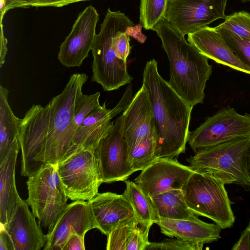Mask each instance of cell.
<instances>
[{
    "instance_id": "6da1fadb",
    "label": "cell",
    "mask_w": 250,
    "mask_h": 250,
    "mask_svg": "<svg viewBox=\"0 0 250 250\" xmlns=\"http://www.w3.org/2000/svg\"><path fill=\"white\" fill-rule=\"evenodd\" d=\"M87 79L85 73L72 75L63 91L47 105H33L20 119L21 175L30 177L43 165L57 164L69 153L78 129L75 107Z\"/></svg>"
},
{
    "instance_id": "7a4b0ae2",
    "label": "cell",
    "mask_w": 250,
    "mask_h": 250,
    "mask_svg": "<svg viewBox=\"0 0 250 250\" xmlns=\"http://www.w3.org/2000/svg\"><path fill=\"white\" fill-rule=\"evenodd\" d=\"M157 64L155 59L146 63L143 82L148 91L156 128L155 157L177 159L186 150L193 107L160 75Z\"/></svg>"
},
{
    "instance_id": "3957f363",
    "label": "cell",
    "mask_w": 250,
    "mask_h": 250,
    "mask_svg": "<svg viewBox=\"0 0 250 250\" xmlns=\"http://www.w3.org/2000/svg\"><path fill=\"white\" fill-rule=\"evenodd\" d=\"M169 62L171 87L191 107L203 103L206 83L212 72L208 58L163 19L154 28Z\"/></svg>"
},
{
    "instance_id": "277c9868",
    "label": "cell",
    "mask_w": 250,
    "mask_h": 250,
    "mask_svg": "<svg viewBox=\"0 0 250 250\" xmlns=\"http://www.w3.org/2000/svg\"><path fill=\"white\" fill-rule=\"evenodd\" d=\"M132 21L120 11L107 10L91 49L93 56L91 81L100 84L104 91H112L130 83L126 62L117 56L114 40L119 31Z\"/></svg>"
},
{
    "instance_id": "5b68a950",
    "label": "cell",
    "mask_w": 250,
    "mask_h": 250,
    "mask_svg": "<svg viewBox=\"0 0 250 250\" xmlns=\"http://www.w3.org/2000/svg\"><path fill=\"white\" fill-rule=\"evenodd\" d=\"M250 149V137L240 138L200 149L187 161L195 171L211 174L225 185L237 184L249 190Z\"/></svg>"
},
{
    "instance_id": "8992f818",
    "label": "cell",
    "mask_w": 250,
    "mask_h": 250,
    "mask_svg": "<svg viewBox=\"0 0 250 250\" xmlns=\"http://www.w3.org/2000/svg\"><path fill=\"white\" fill-rule=\"evenodd\" d=\"M182 190L187 205L197 216L211 219L222 229L232 227L235 217L220 180L210 173L194 171Z\"/></svg>"
},
{
    "instance_id": "52a82bcc",
    "label": "cell",
    "mask_w": 250,
    "mask_h": 250,
    "mask_svg": "<svg viewBox=\"0 0 250 250\" xmlns=\"http://www.w3.org/2000/svg\"><path fill=\"white\" fill-rule=\"evenodd\" d=\"M28 206L41 228L51 231L68 199L58 171V163L43 165L26 182Z\"/></svg>"
},
{
    "instance_id": "ba28073f",
    "label": "cell",
    "mask_w": 250,
    "mask_h": 250,
    "mask_svg": "<svg viewBox=\"0 0 250 250\" xmlns=\"http://www.w3.org/2000/svg\"><path fill=\"white\" fill-rule=\"evenodd\" d=\"M58 171L67 198L88 201L98 193L102 183L96 151L80 148L58 163Z\"/></svg>"
},
{
    "instance_id": "9c48e42d",
    "label": "cell",
    "mask_w": 250,
    "mask_h": 250,
    "mask_svg": "<svg viewBox=\"0 0 250 250\" xmlns=\"http://www.w3.org/2000/svg\"><path fill=\"white\" fill-rule=\"evenodd\" d=\"M250 137V115H241L227 108L208 117L190 132L188 141L195 152L221 143Z\"/></svg>"
},
{
    "instance_id": "30bf717a",
    "label": "cell",
    "mask_w": 250,
    "mask_h": 250,
    "mask_svg": "<svg viewBox=\"0 0 250 250\" xmlns=\"http://www.w3.org/2000/svg\"><path fill=\"white\" fill-rule=\"evenodd\" d=\"M228 0H168L164 18L177 32L185 36L225 19Z\"/></svg>"
},
{
    "instance_id": "8fae6325",
    "label": "cell",
    "mask_w": 250,
    "mask_h": 250,
    "mask_svg": "<svg viewBox=\"0 0 250 250\" xmlns=\"http://www.w3.org/2000/svg\"><path fill=\"white\" fill-rule=\"evenodd\" d=\"M122 117H117L96 150L102 183L125 181L135 171L129 160L127 144L121 132Z\"/></svg>"
},
{
    "instance_id": "7c38bea8",
    "label": "cell",
    "mask_w": 250,
    "mask_h": 250,
    "mask_svg": "<svg viewBox=\"0 0 250 250\" xmlns=\"http://www.w3.org/2000/svg\"><path fill=\"white\" fill-rule=\"evenodd\" d=\"M99 14L92 5L78 15L69 35L60 46L58 57L67 67L81 66L91 50L96 35Z\"/></svg>"
},
{
    "instance_id": "4fadbf2b",
    "label": "cell",
    "mask_w": 250,
    "mask_h": 250,
    "mask_svg": "<svg viewBox=\"0 0 250 250\" xmlns=\"http://www.w3.org/2000/svg\"><path fill=\"white\" fill-rule=\"evenodd\" d=\"M121 132L128 153L148 139L156 140L154 120L147 89L143 84L121 115Z\"/></svg>"
},
{
    "instance_id": "5bb4252c",
    "label": "cell",
    "mask_w": 250,
    "mask_h": 250,
    "mask_svg": "<svg viewBox=\"0 0 250 250\" xmlns=\"http://www.w3.org/2000/svg\"><path fill=\"white\" fill-rule=\"evenodd\" d=\"M99 226L88 201H74L66 204L51 231L46 234L44 250H62L70 236L74 233L85 236Z\"/></svg>"
},
{
    "instance_id": "9a60e30c",
    "label": "cell",
    "mask_w": 250,
    "mask_h": 250,
    "mask_svg": "<svg viewBox=\"0 0 250 250\" xmlns=\"http://www.w3.org/2000/svg\"><path fill=\"white\" fill-rule=\"evenodd\" d=\"M194 171L177 159H158L142 170L134 182L152 197L167 190L183 189Z\"/></svg>"
},
{
    "instance_id": "2e32d148",
    "label": "cell",
    "mask_w": 250,
    "mask_h": 250,
    "mask_svg": "<svg viewBox=\"0 0 250 250\" xmlns=\"http://www.w3.org/2000/svg\"><path fill=\"white\" fill-rule=\"evenodd\" d=\"M133 97L132 86L129 83L115 107L108 109L104 103L90 113L77 129L72 147L67 155L80 148L96 151L100 141L107 134L114 123L111 119L127 107Z\"/></svg>"
},
{
    "instance_id": "e0dca14e",
    "label": "cell",
    "mask_w": 250,
    "mask_h": 250,
    "mask_svg": "<svg viewBox=\"0 0 250 250\" xmlns=\"http://www.w3.org/2000/svg\"><path fill=\"white\" fill-rule=\"evenodd\" d=\"M35 217L26 201L21 199L8 222L2 226L10 237L14 250H40L44 246L46 234Z\"/></svg>"
},
{
    "instance_id": "ac0fdd59",
    "label": "cell",
    "mask_w": 250,
    "mask_h": 250,
    "mask_svg": "<svg viewBox=\"0 0 250 250\" xmlns=\"http://www.w3.org/2000/svg\"><path fill=\"white\" fill-rule=\"evenodd\" d=\"M87 201L98 224V229L107 236L119 225L136 218L131 204L123 194L98 193Z\"/></svg>"
},
{
    "instance_id": "d6986e66",
    "label": "cell",
    "mask_w": 250,
    "mask_h": 250,
    "mask_svg": "<svg viewBox=\"0 0 250 250\" xmlns=\"http://www.w3.org/2000/svg\"><path fill=\"white\" fill-rule=\"evenodd\" d=\"M188 41L208 59L233 69L250 74V67L237 57L215 27L208 26L188 34Z\"/></svg>"
},
{
    "instance_id": "ffe728a7",
    "label": "cell",
    "mask_w": 250,
    "mask_h": 250,
    "mask_svg": "<svg viewBox=\"0 0 250 250\" xmlns=\"http://www.w3.org/2000/svg\"><path fill=\"white\" fill-rule=\"evenodd\" d=\"M156 224L164 234L188 242L205 244L221 238L222 229L218 225L199 218L195 220L160 219Z\"/></svg>"
},
{
    "instance_id": "44dd1931",
    "label": "cell",
    "mask_w": 250,
    "mask_h": 250,
    "mask_svg": "<svg viewBox=\"0 0 250 250\" xmlns=\"http://www.w3.org/2000/svg\"><path fill=\"white\" fill-rule=\"evenodd\" d=\"M20 149L19 144L14 145L0 162V226L8 222L21 199L15 181V167Z\"/></svg>"
},
{
    "instance_id": "7402d4cb",
    "label": "cell",
    "mask_w": 250,
    "mask_h": 250,
    "mask_svg": "<svg viewBox=\"0 0 250 250\" xmlns=\"http://www.w3.org/2000/svg\"><path fill=\"white\" fill-rule=\"evenodd\" d=\"M153 224L135 218L119 225L107 236V250H146Z\"/></svg>"
},
{
    "instance_id": "603a6c76",
    "label": "cell",
    "mask_w": 250,
    "mask_h": 250,
    "mask_svg": "<svg viewBox=\"0 0 250 250\" xmlns=\"http://www.w3.org/2000/svg\"><path fill=\"white\" fill-rule=\"evenodd\" d=\"M160 219L195 220L198 216L187 205L181 189L167 190L151 197Z\"/></svg>"
},
{
    "instance_id": "cb8c5ba5",
    "label": "cell",
    "mask_w": 250,
    "mask_h": 250,
    "mask_svg": "<svg viewBox=\"0 0 250 250\" xmlns=\"http://www.w3.org/2000/svg\"><path fill=\"white\" fill-rule=\"evenodd\" d=\"M8 93V89L0 86V162L14 145L19 144L20 119L14 115L9 104Z\"/></svg>"
},
{
    "instance_id": "d4e9b609",
    "label": "cell",
    "mask_w": 250,
    "mask_h": 250,
    "mask_svg": "<svg viewBox=\"0 0 250 250\" xmlns=\"http://www.w3.org/2000/svg\"><path fill=\"white\" fill-rule=\"evenodd\" d=\"M126 188L123 193L131 204L137 220L156 224L160 218L152 199L135 182L125 181Z\"/></svg>"
},
{
    "instance_id": "484cf974",
    "label": "cell",
    "mask_w": 250,
    "mask_h": 250,
    "mask_svg": "<svg viewBox=\"0 0 250 250\" xmlns=\"http://www.w3.org/2000/svg\"><path fill=\"white\" fill-rule=\"evenodd\" d=\"M168 0H140V22L146 30H152L165 17Z\"/></svg>"
},
{
    "instance_id": "4316f807",
    "label": "cell",
    "mask_w": 250,
    "mask_h": 250,
    "mask_svg": "<svg viewBox=\"0 0 250 250\" xmlns=\"http://www.w3.org/2000/svg\"><path fill=\"white\" fill-rule=\"evenodd\" d=\"M155 139H148L139 143L129 152V160L135 172L142 170L156 159L154 151Z\"/></svg>"
},
{
    "instance_id": "83f0119b",
    "label": "cell",
    "mask_w": 250,
    "mask_h": 250,
    "mask_svg": "<svg viewBox=\"0 0 250 250\" xmlns=\"http://www.w3.org/2000/svg\"><path fill=\"white\" fill-rule=\"evenodd\" d=\"M215 28L237 57L250 67V40L242 37L220 25Z\"/></svg>"
},
{
    "instance_id": "f1b7e54d",
    "label": "cell",
    "mask_w": 250,
    "mask_h": 250,
    "mask_svg": "<svg viewBox=\"0 0 250 250\" xmlns=\"http://www.w3.org/2000/svg\"><path fill=\"white\" fill-rule=\"evenodd\" d=\"M219 24L236 34L250 40V14L242 11L227 16Z\"/></svg>"
},
{
    "instance_id": "f546056e",
    "label": "cell",
    "mask_w": 250,
    "mask_h": 250,
    "mask_svg": "<svg viewBox=\"0 0 250 250\" xmlns=\"http://www.w3.org/2000/svg\"><path fill=\"white\" fill-rule=\"evenodd\" d=\"M100 96L99 92L91 95L83 94L81 96L75 110L74 122L78 128L90 113L101 106L99 103Z\"/></svg>"
},
{
    "instance_id": "4dcf8cb0",
    "label": "cell",
    "mask_w": 250,
    "mask_h": 250,
    "mask_svg": "<svg viewBox=\"0 0 250 250\" xmlns=\"http://www.w3.org/2000/svg\"><path fill=\"white\" fill-rule=\"evenodd\" d=\"M204 244L179 239H166L161 242L149 243L146 250H201Z\"/></svg>"
},
{
    "instance_id": "1f68e13d",
    "label": "cell",
    "mask_w": 250,
    "mask_h": 250,
    "mask_svg": "<svg viewBox=\"0 0 250 250\" xmlns=\"http://www.w3.org/2000/svg\"><path fill=\"white\" fill-rule=\"evenodd\" d=\"M37 0H0V20H2L5 13L15 8H27L33 6Z\"/></svg>"
},
{
    "instance_id": "d6a6232c",
    "label": "cell",
    "mask_w": 250,
    "mask_h": 250,
    "mask_svg": "<svg viewBox=\"0 0 250 250\" xmlns=\"http://www.w3.org/2000/svg\"><path fill=\"white\" fill-rule=\"evenodd\" d=\"M84 236L74 233L71 234L62 250H84Z\"/></svg>"
},
{
    "instance_id": "836d02e7",
    "label": "cell",
    "mask_w": 250,
    "mask_h": 250,
    "mask_svg": "<svg viewBox=\"0 0 250 250\" xmlns=\"http://www.w3.org/2000/svg\"><path fill=\"white\" fill-rule=\"evenodd\" d=\"M232 250H250V230L249 226L242 232L239 240L231 248Z\"/></svg>"
},
{
    "instance_id": "e575fe53",
    "label": "cell",
    "mask_w": 250,
    "mask_h": 250,
    "mask_svg": "<svg viewBox=\"0 0 250 250\" xmlns=\"http://www.w3.org/2000/svg\"><path fill=\"white\" fill-rule=\"evenodd\" d=\"M87 0H37L33 6H52L61 7L71 3Z\"/></svg>"
},
{
    "instance_id": "d590c367",
    "label": "cell",
    "mask_w": 250,
    "mask_h": 250,
    "mask_svg": "<svg viewBox=\"0 0 250 250\" xmlns=\"http://www.w3.org/2000/svg\"><path fill=\"white\" fill-rule=\"evenodd\" d=\"M0 250H14L10 237L4 227L1 226L0 232Z\"/></svg>"
},
{
    "instance_id": "8d00e7d4",
    "label": "cell",
    "mask_w": 250,
    "mask_h": 250,
    "mask_svg": "<svg viewBox=\"0 0 250 250\" xmlns=\"http://www.w3.org/2000/svg\"><path fill=\"white\" fill-rule=\"evenodd\" d=\"M0 67L5 62V57L7 52V40L4 36L2 21H0Z\"/></svg>"
},
{
    "instance_id": "74e56055",
    "label": "cell",
    "mask_w": 250,
    "mask_h": 250,
    "mask_svg": "<svg viewBox=\"0 0 250 250\" xmlns=\"http://www.w3.org/2000/svg\"><path fill=\"white\" fill-rule=\"evenodd\" d=\"M248 166H249V171L250 173V149L249 156H248Z\"/></svg>"
},
{
    "instance_id": "f35d334b",
    "label": "cell",
    "mask_w": 250,
    "mask_h": 250,
    "mask_svg": "<svg viewBox=\"0 0 250 250\" xmlns=\"http://www.w3.org/2000/svg\"><path fill=\"white\" fill-rule=\"evenodd\" d=\"M242 2H247V1H250V0H241Z\"/></svg>"
},
{
    "instance_id": "ab89813d",
    "label": "cell",
    "mask_w": 250,
    "mask_h": 250,
    "mask_svg": "<svg viewBox=\"0 0 250 250\" xmlns=\"http://www.w3.org/2000/svg\"><path fill=\"white\" fill-rule=\"evenodd\" d=\"M248 226L249 227V229H250V222H249V224Z\"/></svg>"
}]
</instances>
